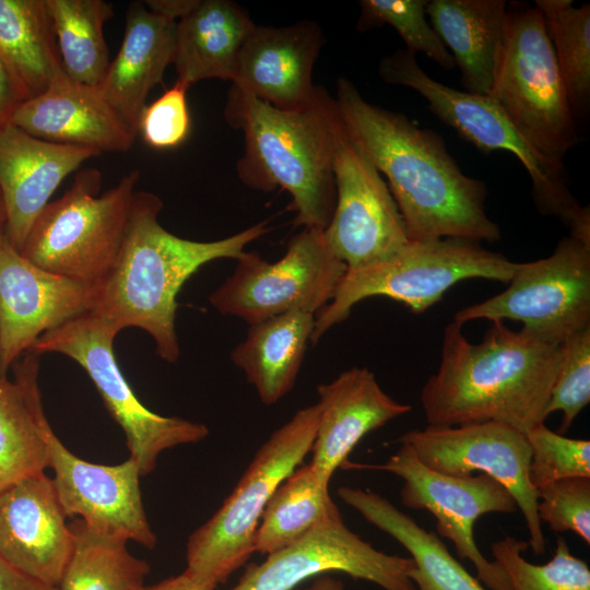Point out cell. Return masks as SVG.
Listing matches in <instances>:
<instances>
[{"instance_id":"obj_1","label":"cell","mask_w":590,"mask_h":590,"mask_svg":"<svg viewBox=\"0 0 590 590\" xmlns=\"http://www.w3.org/2000/svg\"><path fill=\"white\" fill-rule=\"evenodd\" d=\"M334 99L351 139L388 179L410 240L500 239L485 211V184L461 170L438 133L370 104L346 78Z\"/></svg>"},{"instance_id":"obj_2","label":"cell","mask_w":590,"mask_h":590,"mask_svg":"<svg viewBox=\"0 0 590 590\" xmlns=\"http://www.w3.org/2000/svg\"><path fill=\"white\" fill-rule=\"evenodd\" d=\"M461 323L444 330L437 371L422 388L427 425L500 422L523 434L546 420L560 345L543 342L504 321H491L480 343Z\"/></svg>"},{"instance_id":"obj_3","label":"cell","mask_w":590,"mask_h":590,"mask_svg":"<svg viewBox=\"0 0 590 590\" xmlns=\"http://www.w3.org/2000/svg\"><path fill=\"white\" fill-rule=\"evenodd\" d=\"M162 208L156 194L135 191L120 251L107 274L91 286L88 311L117 333L130 327L148 332L158 356L176 363V296L185 282L210 261L237 260L269 227L263 221L223 239L190 240L160 224Z\"/></svg>"},{"instance_id":"obj_4","label":"cell","mask_w":590,"mask_h":590,"mask_svg":"<svg viewBox=\"0 0 590 590\" xmlns=\"http://www.w3.org/2000/svg\"><path fill=\"white\" fill-rule=\"evenodd\" d=\"M337 116L335 99L322 86L311 105L294 110L276 108L234 83L227 92L225 120L245 141L236 164L239 179L256 190L287 191L296 227L324 231L332 217Z\"/></svg>"},{"instance_id":"obj_5","label":"cell","mask_w":590,"mask_h":590,"mask_svg":"<svg viewBox=\"0 0 590 590\" xmlns=\"http://www.w3.org/2000/svg\"><path fill=\"white\" fill-rule=\"evenodd\" d=\"M378 73L386 83L406 86L423 96L439 120L483 154H514L530 176L539 211L560 220L570 236L590 241L589 206H582L570 192L563 163L535 150L494 99L434 80L420 67L415 55L405 49L384 56Z\"/></svg>"},{"instance_id":"obj_6","label":"cell","mask_w":590,"mask_h":590,"mask_svg":"<svg viewBox=\"0 0 590 590\" xmlns=\"http://www.w3.org/2000/svg\"><path fill=\"white\" fill-rule=\"evenodd\" d=\"M517 268L518 262L476 241L459 238L410 240L386 260L346 269L330 303L316 314L310 341L317 343L328 330L344 321L363 299L384 296L421 314L461 281L484 279L508 283Z\"/></svg>"},{"instance_id":"obj_7","label":"cell","mask_w":590,"mask_h":590,"mask_svg":"<svg viewBox=\"0 0 590 590\" xmlns=\"http://www.w3.org/2000/svg\"><path fill=\"white\" fill-rule=\"evenodd\" d=\"M139 178L140 172L131 170L99 194L101 172L82 169L36 217L21 255L49 272L95 285L118 257Z\"/></svg>"},{"instance_id":"obj_8","label":"cell","mask_w":590,"mask_h":590,"mask_svg":"<svg viewBox=\"0 0 590 590\" xmlns=\"http://www.w3.org/2000/svg\"><path fill=\"white\" fill-rule=\"evenodd\" d=\"M318 420L317 403L299 409L260 446L233 492L188 538L187 571L220 585L247 562L262 512L310 452Z\"/></svg>"},{"instance_id":"obj_9","label":"cell","mask_w":590,"mask_h":590,"mask_svg":"<svg viewBox=\"0 0 590 590\" xmlns=\"http://www.w3.org/2000/svg\"><path fill=\"white\" fill-rule=\"evenodd\" d=\"M489 97L546 157L563 163L578 144L576 120L545 21L535 5L508 4L505 42Z\"/></svg>"},{"instance_id":"obj_10","label":"cell","mask_w":590,"mask_h":590,"mask_svg":"<svg viewBox=\"0 0 590 590\" xmlns=\"http://www.w3.org/2000/svg\"><path fill=\"white\" fill-rule=\"evenodd\" d=\"M117 334L85 311L42 334L28 351L38 355L63 354L87 373L108 413L123 430L129 458L137 462L141 475H146L155 469L164 450L199 442L209 429L201 423L158 415L138 400L115 358L113 345Z\"/></svg>"},{"instance_id":"obj_11","label":"cell","mask_w":590,"mask_h":590,"mask_svg":"<svg viewBox=\"0 0 590 590\" xmlns=\"http://www.w3.org/2000/svg\"><path fill=\"white\" fill-rule=\"evenodd\" d=\"M477 319L520 322L554 345L590 327V241L564 237L548 257L518 263L505 291L453 316L461 324Z\"/></svg>"},{"instance_id":"obj_12","label":"cell","mask_w":590,"mask_h":590,"mask_svg":"<svg viewBox=\"0 0 590 590\" xmlns=\"http://www.w3.org/2000/svg\"><path fill=\"white\" fill-rule=\"evenodd\" d=\"M233 273L211 293L222 315L252 324L292 311L316 315L330 303L346 266L328 247L323 231L304 228L275 262L245 251Z\"/></svg>"},{"instance_id":"obj_13","label":"cell","mask_w":590,"mask_h":590,"mask_svg":"<svg viewBox=\"0 0 590 590\" xmlns=\"http://www.w3.org/2000/svg\"><path fill=\"white\" fill-rule=\"evenodd\" d=\"M399 448L385 462L359 468L394 474L403 481L401 504L429 511L436 519L437 533L449 540L461 559L472 563L476 578L489 590H510L505 570L488 560L474 539L476 520L491 512L511 514L517 505L510 493L486 474L450 475L424 465L411 447Z\"/></svg>"},{"instance_id":"obj_14","label":"cell","mask_w":590,"mask_h":590,"mask_svg":"<svg viewBox=\"0 0 590 590\" xmlns=\"http://www.w3.org/2000/svg\"><path fill=\"white\" fill-rule=\"evenodd\" d=\"M335 205L324 240L346 269L386 260L410 239L381 174L349 135L341 117L333 127Z\"/></svg>"},{"instance_id":"obj_15","label":"cell","mask_w":590,"mask_h":590,"mask_svg":"<svg viewBox=\"0 0 590 590\" xmlns=\"http://www.w3.org/2000/svg\"><path fill=\"white\" fill-rule=\"evenodd\" d=\"M397 442L411 447L429 469L469 475L480 471L500 483L521 510L535 555L545 552L542 522L538 517V494L529 479L531 449L526 434L500 422L456 426L427 425L401 435Z\"/></svg>"},{"instance_id":"obj_16","label":"cell","mask_w":590,"mask_h":590,"mask_svg":"<svg viewBox=\"0 0 590 590\" xmlns=\"http://www.w3.org/2000/svg\"><path fill=\"white\" fill-rule=\"evenodd\" d=\"M411 557L387 554L350 530L342 517L327 521L295 543L246 567L231 590H293L331 571L370 581L384 590H415Z\"/></svg>"},{"instance_id":"obj_17","label":"cell","mask_w":590,"mask_h":590,"mask_svg":"<svg viewBox=\"0 0 590 590\" xmlns=\"http://www.w3.org/2000/svg\"><path fill=\"white\" fill-rule=\"evenodd\" d=\"M49 468L67 517L87 527L153 550L157 538L148 520L140 489L141 472L128 458L114 465L76 457L54 433L49 442Z\"/></svg>"},{"instance_id":"obj_18","label":"cell","mask_w":590,"mask_h":590,"mask_svg":"<svg viewBox=\"0 0 590 590\" xmlns=\"http://www.w3.org/2000/svg\"><path fill=\"white\" fill-rule=\"evenodd\" d=\"M91 286L49 272L0 238V377L45 332L88 311Z\"/></svg>"},{"instance_id":"obj_19","label":"cell","mask_w":590,"mask_h":590,"mask_svg":"<svg viewBox=\"0 0 590 590\" xmlns=\"http://www.w3.org/2000/svg\"><path fill=\"white\" fill-rule=\"evenodd\" d=\"M52 479L45 472L0 492V556L25 575L58 587L73 550Z\"/></svg>"},{"instance_id":"obj_20","label":"cell","mask_w":590,"mask_h":590,"mask_svg":"<svg viewBox=\"0 0 590 590\" xmlns=\"http://www.w3.org/2000/svg\"><path fill=\"white\" fill-rule=\"evenodd\" d=\"M322 42L314 21L281 27L256 24L243 45L232 83L276 108H305L319 92L312 70Z\"/></svg>"},{"instance_id":"obj_21","label":"cell","mask_w":590,"mask_h":590,"mask_svg":"<svg viewBox=\"0 0 590 590\" xmlns=\"http://www.w3.org/2000/svg\"><path fill=\"white\" fill-rule=\"evenodd\" d=\"M99 155L88 148L35 138L12 123L0 131V193L7 212L5 235L21 251L39 213L62 180Z\"/></svg>"},{"instance_id":"obj_22","label":"cell","mask_w":590,"mask_h":590,"mask_svg":"<svg viewBox=\"0 0 590 590\" xmlns=\"http://www.w3.org/2000/svg\"><path fill=\"white\" fill-rule=\"evenodd\" d=\"M317 393L319 420L309 464L317 480L328 487L335 470L364 436L412 410L387 394L365 367L341 373L319 385Z\"/></svg>"},{"instance_id":"obj_23","label":"cell","mask_w":590,"mask_h":590,"mask_svg":"<svg viewBox=\"0 0 590 590\" xmlns=\"http://www.w3.org/2000/svg\"><path fill=\"white\" fill-rule=\"evenodd\" d=\"M10 123L40 140L88 148L99 154L126 152L135 139L98 86L60 71L42 94L22 102Z\"/></svg>"},{"instance_id":"obj_24","label":"cell","mask_w":590,"mask_h":590,"mask_svg":"<svg viewBox=\"0 0 590 590\" xmlns=\"http://www.w3.org/2000/svg\"><path fill=\"white\" fill-rule=\"evenodd\" d=\"M176 21L133 2L126 13L120 48L98 86L105 101L138 135L139 116L151 90L173 63Z\"/></svg>"},{"instance_id":"obj_25","label":"cell","mask_w":590,"mask_h":590,"mask_svg":"<svg viewBox=\"0 0 590 590\" xmlns=\"http://www.w3.org/2000/svg\"><path fill=\"white\" fill-rule=\"evenodd\" d=\"M426 15L467 92L489 96L506 35V0H429Z\"/></svg>"},{"instance_id":"obj_26","label":"cell","mask_w":590,"mask_h":590,"mask_svg":"<svg viewBox=\"0 0 590 590\" xmlns=\"http://www.w3.org/2000/svg\"><path fill=\"white\" fill-rule=\"evenodd\" d=\"M12 368L13 380L0 377V492L49 468L54 434L42 403L39 355L27 351Z\"/></svg>"},{"instance_id":"obj_27","label":"cell","mask_w":590,"mask_h":590,"mask_svg":"<svg viewBox=\"0 0 590 590\" xmlns=\"http://www.w3.org/2000/svg\"><path fill=\"white\" fill-rule=\"evenodd\" d=\"M256 23L229 0H194L176 22L173 64L177 80L190 85L206 79L234 81L243 45Z\"/></svg>"},{"instance_id":"obj_28","label":"cell","mask_w":590,"mask_h":590,"mask_svg":"<svg viewBox=\"0 0 590 590\" xmlns=\"http://www.w3.org/2000/svg\"><path fill=\"white\" fill-rule=\"evenodd\" d=\"M339 497L366 521L398 541L415 567L411 580L415 590H486L455 558L435 532L421 527L381 495L358 487L341 486Z\"/></svg>"},{"instance_id":"obj_29","label":"cell","mask_w":590,"mask_h":590,"mask_svg":"<svg viewBox=\"0 0 590 590\" xmlns=\"http://www.w3.org/2000/svg\"><path fill=\"white\" fill-rule=\"evenodd\" d=\"M314 326L312 314L274 316L249 324L245 340L231 352L262 403L275 404L294 388Z\"/></svg>"},{"instance_id":"obj_30","label":"cell","mask_w":590,"mask_h":590,"mask_svg":"<svg viewBox=\"0 0 590 590\" xmlns=\"http://www.w3.org/2000/svg\"><path fill=\"white\" fill-rule=\"evenodd\" d=\"M0 60L24 101L63 70L45 0H0Z\"/></svg>"},{"instance_id":"obj_31","label":"cell","mask_w":590,"mask_h":590,"mask_svg":"<svg viewBox=\"0 0 590 590\" xmlns=\"http://www.w3.org/2000/svg\"><path fill=\"white\" fill-rule=\"evenodd\" d=\"M341 517L329 487L317 480L309 463L300 464L270 497L256 532L255 552H278Z\"/></svg>"},{"instance_id":"obj_32","label":"cell","mask_w":590,"mask_h":590,"mask_svg":"<svg viewBox=\"0 0 590 590\" xmlns=\"http://www.w3.org/2000/svg\"><path fill=\"white\" fill-rule=\"evenodd\" d=\"M62 68L72 80L99 86L108 71L104 25L114 15L104 0H45Z\"/></svg>"},{"instance_id":"obj_33","label":"cell","mask_w":590,"mask_h":590,"mask_svg":"<svg viewBox=\"0 0 590 590\" xmlns=\"http://www.w3.org/2000/svg\"><path fill=\"white\" fill-rule=\"evenodd\" d=\"M74 543L59 590H133L144 585L148 562L133 556L127 540L98 532L75 518Z\"/></svg>"},{"instance_id":"obj_34","label":"cell","mask_w":590,"mask_h":590,"mask_svg":"<svg viewBox=\"0 0 590 590\" xmlns=\"http://www.w3.org/2000/svg\"><path fill=\"white\" fill-rule=\"evenodd\" d=\"M545 21L556 62L575 117L590 103V5L571 0H535Z\"/></svg>"},{"instance_id":"obj_35","label":"cell","mask_w":590,"mask_h":590,"mask_svg":"<svg viewBox=\"0 0 590 590\" xmlns=\"http://www.w3.org/2000/svg\"><path fill=\"white\" fill-rule=\"evenodd\" d=\"M527 547V542L510 535L492 544L494 562L505 570L510 590H590L589 566L571 554L563 536H557L555 553L543 565L522 556Z\"/></svg>"},{"instance_id":"obj_36","label":"cell","mask_w":590,"mask_h":590,"mask_svg":"<svg viewBox=\"0 0 590 590\" xmlns=\"http://www.w3.org/2000/svg\"><path fill=\"white\" fill-rule=\"evenodd\" d=\"M427 0H362L356 28L390 25L405 44V50L424 54L441 68L456 67L452 56L426 19Z\"/></svg>"},{"instance_id":"obj_37","label":"cell","mask_w":590,"mask_h":590,"mask_svg":"<svg viewBox=\"0 0 590 590\" xmlns=\"http://www.w3.org/2000/svg\"><path fill=\"white\" fill-rule=\"evenodd\" d=\"M590 402V327L560 344L559 361L546 405V417L562 412L559 434L568 432Z\"/></svg>"},{"instance_id":"obj_38","label":"cell","mask_w":590,"mask_h":590,"mask_svg":"<svg viewBox=\"0 0 590 590\" xmlns=\"http://www.w3.org/2000/svg\"><path fill=\"white\" fill-rule=\"evenodd\" d=\"M531 449L530 483L535 489L567 477H590V441L566 437L544 423L526 433Z\"/></svg>"},{"instance_id":"obj_39","label":"cell","mask_w":590,"mask_h":590,"mask_svg":"<svg viewBox=\"0 0 590 590\" xmlns=\"http://www.w3.org/2000/svg\"><path fill=\"white\" fill-rule=\"evenodd\" d=\"M538 517L555 533L570 531L590 544V477H567L539 489Z\"/></svg>"},{"instance_id":"obj_40","label":"cell","mask_w":590,"mask_h":590,"mask_svg":"<svg viewBox=\"0 0 590 590\" xmlns=\"http://www.w3.org/2000/svg\"><path fill=\"white\" fill-rule=\"evenodd\" d=\"M189 86L180 81L153 103L145 105L138 121V134L156 150L173 149L188 138L191 117L187 103Z\"/></svg>"},{"instance_id":"obj_41","label":"cell","mask_w":590,"mask_h":590,"mask_svg":"<svg viewBox=\"0 0 590 590\" xmlns=\"http://www.w3.org/2000/svg\"><path fill=\"white\" fill-rule=\"evenodd\" d=\"M24 102L21 90L0 60V131L11 121L17 106Z\"/></svg>"},{"instance_id":"obj_42","label":"cell","mask_w":590,"mask_h":590,"mask_svg":"<svg viewBox=\"0 0 590 590\" xmlns=\"http://www.w3.org/2000/svg\"><path fill=\"white\" fill-rule=\"evenodd\" d=\"M0 590H59V588L25 575L0 556Z\"/></svg>"},{"instance_id":"obj_43","label":"cell","mask_w":590,"mask_h":590,"mask_svg":"<svg viewBox=\"0 0 590 590\" xmlns=\"http://www.w3.org/2000/svg\"><path fill=\"white\" fill-rule=\"evenodd\" d=\"M217 583L196 576L186 569L177 575L166 578L153 586H140L133 590H216Z\"/></svg>"},{"instance_id":"obj_44","label":"cell","mask_w":590,"mask_h":590,"mask_svg":"<svg viewBox=\"0 0 590 590\" xmlns=\"http://www.w3.org/2000/svg\"><path fill=\"white\" fill-rule=\"evenodd\" d=\"M143 3L150 11L177 22L190 10L194 0H146Z\"/></svg>"},{"instance_id":"obj_45","label":"cell","mask_w":590,"mask_h":590,"mask_svg":"<svg viewBox=\"0 0 590 590\" xmlns=\"http://www.w3.org/2000/svg\"><path fill=\"white\" fill-rule=\"evenodd\" d=\"M293 590H345V588L341 580L331 577L329 574H323L316 577L309 586Z\"/></svg>"},{"instance_id":"obj_46","label":"cell","mask_w":590,"mask_h":590,"mask_svg":"<svg viewBox=\"0 0 590 590\" xmlns=\"http://www.w3.org/2000/svg\"><path fill=\"white\" fill-rule=\"evenodd\" d=\"M7 227V212L4 203L0 193V238L5 234Z\"/></svg>"}]
</instances>
